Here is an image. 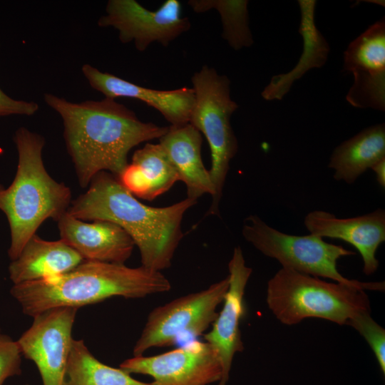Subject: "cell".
<instances>
[{
    "label": "cell",
    "instance_id": "cell-9",
    "mask_svg": "<svg viewBox=\"0 0 385 385\" xmlns=\"http://www.w3.org/2000/svg\"><path fill=\"white\" fill-rule=\"evenodd\" d=\"M98 25L115 29L123 43L133 42L139 51L153 42L168 46L191 26L188 18L181 16L178 0H167L155 11L135 0H109Z\"/></svg>",
    "mask_w": 385,
    "mask_h": 385
},
{
    "label": "cell",
    "instance_id": "cell-13",
    "mask_svg": "<svg viewBox=\"0 0 385 385\" xmlns=\"http://www.w3.org/2000/svg\"><path fill=\"white\" fill-rule=\"evenodd\" d=\"M228 270L229 287L222 308L211 329L203 334L205 342L216 351L221 363L222 373L218 385H227L234 356L244 349L240 326L245 314V288L252 270L246 265L240 246L234 249Z\"/></svg>",
    "mask_w": 385,
    "mask_h": 385
},
{
    "label": "cell",
    "instance_id": "cell-5",
    "mask_svg": "<svg viewBox=\"0 0 385 385\" xmlns=\"http://www.w3.org/2000/svg\"><path fill=\"white\" fill-rule=\"evenodd\" d=\"M384 289V282H329L282 267L267 282L266 302L276 319L285 325L312 317L344 325L356 313L371 312L364 290Z\"/></svg>",
    "mask_w": 385,
    "mask_h": 385
},
{
    "label": "cell",
    "instance_id": "cell-11",
    "mask_svg": "<svg viewBox=\"0 0 385 385\" xmlns=\"http://www.w3.org/2000/svg\"><path fill=\"white\" fill-rule=\"evenodd\" d=\"M77 310L62 307L39 314L17 340L21 354L37 366L43 385L64 384Z\"/></svg>",
    "mask_w": 385,
    "mask_h": 385
},
{
    "label": "cell",
    "instance_id": "cell-21",
    "mask_svg": "<svg viewBox=\"0 0 385 385\" xmlns=\"http://www.w3.org/2000/svg\"><path fill=\"white\" fill-rule=\"evenodd\" d=\"M384 158L385 124L379 123L364 129L337 146L328 166L334 170L336 180L352 184Z\"/></svg>",
    "mask_w": 385,
    "mask_h": 385
},
{
    "label": "cell",
    "instance_id": "cell-15",
    "mask_svg": "<svg viewBox=\"0 0 385 385\" xmlns=\"http://www.w3.org/2000/svg\"><path fill=\"white\" fill-rule=\"evenodd\" d=\"M81 71L89 85L105 98L126 97L139 100L158 111L171 125L189 123L195 99L192 88L155 90L102 72L90 64L83 65Z\"/></svg>",
    "mask_w": 385,
    "mask_h": 385
},
{
    "label": "cell",
    "instance_id": "cell-18",
    "mask_svg": "<svg viewBox=\"0 0 385 385\" xmlns=\"http://www.w3.org/2000/svg\"><path fill=\"white\" fill-rule=\"evenodd\" d=\"M84 260L62 240L48 241L34 234L9 267L14 284L65 273Z\"/></svg>",
    "mask_w": 385,
    "mask_h": 385
},
{
    "label": "cell",
    "instance_id": "cell-19",
    "mask_svg": "<svg viewBox=\"0 0 385 385\" xmlns=\"http://www.w3.org/2000/svg\"><path fill=\"white\" fill-rule=\"evenodd\" d=\"M118 179L135 197L151 201L169 190L179 177L162 146L148 143L133 153Z\"/></svg>",
    "mask_w": 385,
    "mask_h": 385
},
{
    "label": "cell",
    "instance_id": "cell-3",
    "mask_svg": "<svg viewBox=\"0 0 385 385\" xmlns=\"http://www.w3.org/2000/svg\"><path fill=\"white\" fill-rule=\"evenodd\" d=\"M171 284L160 271L143 266L84 260L71 270L11 289L23 312L35 316L55 307H74L113 297L136 299L169 292Z\"/></svg>",
    "mask_w": 385,
    "mask_h": 385
},
{
    "label": "cell",
    "instance_id": "cell-14",
    "mask_svg": "<svg viewBox=\"0 0 385 385\" xmlns=\"http://www.w3.org/2000/svg\"><path fill=\"white\" fill-rule=\"evenodd\" d=\"M304 224L309 234L348 242L360 253L363 272L374 274L379 267L376 257L379 245L385 241V210L379 208L366 215L339 218L321 210L309 212Z\"/></svg>",
    "mask_w": 385,
    "mask_h": 385
},
{
    "label": "cell",
    "instance_id": "cell-7",
    "mask_svg": "<svg viewBox=\"0 0 385 385\" xmlns=\"http://www.w3.org/2000/svg\"><path fill=\"white\" fill-rule=\"evenodd\" d=\"M245 240L264 255L278 261L282 267L328 278L336 282L356 284V279L344 277L337 269V261L355 252L325 242L313 235H294L284 233L266 224L257 215H250L243 223Z\"/></svg>",
    "mask_w": 385,
    "mask_h": 385
},
{
    "label": "cell",
    "instance_id": "cell-16",
    "mask_svg": "<svg viewBox=\"0 0 385 385\" xmlns=\"http://www.w3.org/2000/svg\"><path fill=\"white\" fill-rule=\"evenodd\" d=\"M57 222L61 240L84 260L124 264L135 246L120 227L109 221L86 222L67 212Z\"/></svg>",
    "mask_w": 385,
    "mask_h": 385
},
{
    "label": "cell",
    "instance_id": "cell-12",
    "mask_svg": "<svg viewBox=\"0 0 385 385\" xmlns=\"http://www.w3.org/2000/svg\"><path fill=\"white\" fill-rule=\"evenodd\" d=\"M343 71L354 83L346 96L352 106L385 111V20L370 26L344 53Z\"/></svg>",
    "mask_w": 385,
    "mask_h": 385
},
{
    "label": "cell",
    "instance_id": "cell-26",
    "mask_svg": "<svg viewBox=\"0 0 385 385\" xmlns=\"http://www.w3.org/2000/svg\"><path fill=\"white\" fill-rule=\"evenodd\" d=\"M38 109L39 106L36 102L14 99L0 88V117L12 115L30 116Z\"/></svg>",
    "mask_w": 385,
    "mask_h": 385
},
{
    "label": "cell",
    "instance_id": "cell-1",
    "mask_svg": "<svg viewBox=\"0 0 385 385\" xmlns=\"http://www.w3.org/2000/svg\"><path fill=\"white\" fill-rule=\"evenodd\" d=\"M43 98L62 118L66 147L83 188L102 171L118 178L128 165L133 148L160 138L169 128L140 120L115 99L73 103L51 93Z\"/></svg>",
    "mask_w": 385,
    "mask_h": 385
},
{
    "label": "cell",
    "instance_id": "cell-20",
    "mask_svg": "<svg viewBox=\"0 0 385 385\" xmlns=\"http://www.w3.org/2000/svg\"><path fill=\"white\" fill-rule=\"evenodd\" d=\"M315 0H299L301 21L299 33L303 38V53L296 66L288 73L274 76L261 96L266 101L282 100L294 81L307 71L323 66L328 58L329 46L316 26Z\"/></svg>",
    "mask_w": 385,
    "mask_h": 385
},
{
    "label": "cell",
    "instance_id": "cell-17",
    "mask_svg": "<svg viewBox=\"0 0 385 385\" xmlns=\"http://www.w3.org/2000/svg\"><path fill=\"white\" fill-rule=\"evenodd\" d=\"M179 177L187 188V197L196 200L205 194H214L210 171L201 156V133L190 123L170 125L159 138Z\"/></svg>",
    "mask_w": 385,
    "mask_h": 385
},
{
    "label": "cell",
    "instance_id": "cell-6",
    "mask_svg": "<svg viewBox=\"0 0 385 385\" xmlns=\"http://www.w3.org/2000/svg\"><path fill=\"white\" fill-rule=\"evenodd\" d=\"M191 81L195 99L189 123L205 135L211 152L209 171L214 194L207 215H219L230 163L238 150V141L230 124L238 105L230 97L229 78L214 68L203 66Z\"/></svg>",
    "mask_w": 385,
    "mask_h": 385
},
{
    "label": "cell",
    "instance_id": "cell-4",
    "mask_svg": "<svg viewBox=\"0 0 385 385\" xmlns=\"http://www.w3.org/2000/svg\"><path fill=\"white\" fill-rule=\"evenodd\" d=\"M18 153L15 178L8 188L0 185V210L6 216L11 233L8 250L11 260L20 255L28 240L47 219L58 221L68 212L71 191L55 180L43 164V137L24 127L14 135Z\"/></svg>",
    "mask_w": 385,
    "mask_h": 385
},
{
    "label": "cell",
    "instance_id": "cell-8",
    "mask_svg": "<svg viewBox=\"0 0 385 385\" xmlns=\"http://www.w3.org/2000/svg\"><path fill=\"white\" fill-rule=\"evenodd\" d=\"M229 287V276L207 288L175 299L153 309L133 346V356L150 348L175 344L185 337L194 339L212 325Z\"/></svg>",
    "mask_w": 385,
    "mask_h": 385
},
{
    "label": "cell",
    "instance_id": "cell-23",
    "mask_svg": "<svg viewBox=\"0 0 385 385\" xmlns=\"http://www.w3.org/2000/svg\"><path fill=\"white\" fill-rule=\"evenodd\" d=\"M188 4L197 13L216 9L223 26L222 38L232 48L239 50L253 43L248 24V1L190 0Z\"/></svg>",
    "mask_w": 385,
    "mask_h": 385
},
{
    "label": "cell",
    "instance_id": "cell-10",
    "mask_svg": "<svg viewBox=\"0 0 385 385\" xmlns=\"http://www.w3.org/2000/svg\"><path fill=\"white\" fill-rule=\"evenodd\" d=\"M120 368L130 374L151 376L152 385H208L219 382L222 373L215 349L197 341L155 356H133Z\"/></svg>",
    "mask_w": 385,
    "mask_h": 385
},
{
    "label": "cell",
    "instance_id": "cell-22",
    "mask_svg": "<svg viewBox=\"0 0 385 385\" xmlns=\"http://www.w3.org/2000/svg\"><path fill=\"white\" fill-rule=\"evenodd\" d=\"M63 385H152L98 360L83 340L73 339Z\"/></svg>",
    "mask_w": 385,
    "mask_h": 385
},
{
    "label": "cell",
    "instance_id": "cell-2",
    "mask_svg": "<svg viewBox=\"0 0 385 385\" xmlns=\"http://www.w3.org/2000/svg\"><path fill=\"white\" fill-rule=\"evenodd\" d=\"M88 188L71 201L68 213L83 221L105 220L120 227L138 247L142 266L160 272L171 266L183 237L184 215L197 200L186 197L167 207H150L106 171L96 175Z\"/></svg>",
    "mask_w": 385,
    "mask_h": 385
},
{
    "label": "cell",
    "instance_id": "cell-28",
    "mask_svg": "<svg viewBox=\"0 0 385 385\" xmlns=\"http://www.w3.org/2000/svg\"><path fill=\"white\" fill-rule=\"evenodd\" d=\"M26 385H29V384H26Z\"/></svg>",
    "mask_w": 385,
    "mask_h": 385
},
{
    "label": "cell",
    "instance_id": "cell-24",
    "mask_svg": "<svg viewBox=\"0 0 385 385\" xmlns=\"http://www.w3.org/2000/svg\"><path fill=\"white\" fill-rule=\"evenodd\" d=\"M346 324L356 329L369 344L384 375L385 329L374 320L369 311L356 313L347 321Z\"/></svg>",
    "mask_w": 385,
    "mask_h": 385
},
{
    "label": "cell",
    "instance_id": "cell-25",
    "mask_svg": "<svg viewBox=\"0 0 385 385\" xmlns=\"http://www.w3.org/2000/svg\"><path fill=\"white\" fill-rule=\"evenodd\" d=\"M21 356L17 341L0 334V385L6 379L21 374Z\"/></svg>",
    "mask_w": 385,
    "mask_h": 385
},
{
    "label": "cell",
    "instance_id": "cell-27",
    "mask_svg": "<svg viewBox=\"0 0 385 385\" xmlns=\"http://www.w3.org/2000/svg\"><path fill=\"white\" fill-rule=\"evenodd\" d=\"M376 174V181L383 188H385V158L381 160L371 168Z\"/></svg>",
    "mask_w": 385,
    "mask_h": 385
}]
</instances>
